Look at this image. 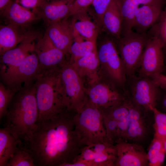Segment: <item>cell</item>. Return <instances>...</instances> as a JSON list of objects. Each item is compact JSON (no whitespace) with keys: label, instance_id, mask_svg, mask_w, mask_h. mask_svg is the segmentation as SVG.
<instances>
[{"label":"cell","instance_id":"1","mask_svg":"<svg viewBox=\"0 0 166 166\" xmlns=\"http://www.w3.org/2000/svg\"><path fill=\"white\" fill-rule=\"evenodd\" d=\"M74 113L67 110L37 124L26 145L35 166H66L83 148L75 130Z\"/></svg>","mask_w":166,"mask_h":166},{"label":"cell","instance_id":"2","mask_svg":"<svg viewBox=\"0 0 166 166\" xmlns=\"http://www.w3.org/2000/svg\"><path fill=\"white\" fill-rule=\"evenodd\" d=\"M33 84L17 92L9 104L4 127L21 143L26 145L36 128L38 110Z\"/></svg>","mask_w":166,"mask_h":166},{"label":"cell","instance_id":"3","mask_svg":"<svg viewBox=\"0 0 166 166\" xmlns=\"http://www.w3.org/2000/svg\"><path fill=\"white\" fill-rule=\"evenodd\" d=\"M60 67L40 70L35 78L34 85L38 113L37 124L67 110L62 101Z\"/></svg>","mask_w":166,"mask_h":166},{"label":"cell","instance_id":"4","mask_svg":"<svg viewBox=\"0 0 166 166\" xmlns=\"http://www.w3.org/2000/svg\"><path fill=\"white\" fill-rule=\"evenodd\" d=\"M73 121L75 132L83 147L107 142L101 108L86 102L79 111L74 113Z\"/></svg>","mask_w":166,"mask_h":166},{"label":"cell","instance_id":"5","mask_svg":"<svg viewBox=\"0 0 166 166\" xmlns=\"http://www.w3.org/2000/svg\"><path fill=\"white\" fill-rule=\"evenodd\" d=\"M104 33L97 49L100 68L107 79L119 88H122L127 81L124 66L114 41Z\"/></svg>","mask_w":166,"mask_h":166},{"label":"cell","instance_id":"6","mask_svg":"<svg viewBox=\"0 0 166 166\" xmlns=\"http://www.w3.org/2000/svg\"><path fill=\"white\" fill-rule=\"evenodd\" d=\"M59 77L63 104L66 110L79 111L86 101V88L77 72L69 62L60 66Z\"/></svg>","mask_w":166,"mask_h":166},{"label":"cell","instance_id":"7","mask_svg":"<svg viewBox=\"0 0 166 166\" xmlns=\"http://www.w3.org/2000/svg\"><path fill=\"white\" fill-rule=\"evenodd\" d=\"M149 38L147 33L128 30L114 41L122 61L127 77L134 75L139 68L143 53Z\"/></svg>","mask_w":166,"mask_h":166},{"label":"cell","instance_id":"8","mask_svg":"<svg viewBox=\"0 0 166 166\" xmlns=\"http://www.w3.org/2000/svg\"><path fill=\"white\" fill-rule=\"evenodd\" d=\"M39 71V61L34 52L18 66L0 72L1 82L16 93L32 86Z\"/></svg>","mask_w":166,"mask_h":166},{"label":"cell","instance_id":"9","mask_svg":"<svg viewBox=\"0 0 166 166\" xmlns=\"http://www.w3.org/2000/svg\"><path fill=\"white\" fill-rule=\"evenodd\" d=\"M86 88V102L102 109L119 105L124 99L121 92L102 73L99 78Z\"/></svg>","mask_w":166,"mask_h":166},{"label":"cell","instance_id":"10","mask_svg":"<svg viewBox=\"0 0 166 166\" xmlns=\"http://www.w3.org/2000/svg\"><path fill=\"white\" fill-rule=\"evenodd\" d=\"M101 109L106 130V141L115 145L126 141L129 112L124 101L110 108Z\"/></svg>","mask_w":166,"mask_h":166},{"label":"cell","instance_id":"11","mask_svg":"<svg viewBox=\"0 0 166 166\" xmlns=\"http://www.w3.org/2000/svg\"><path fill=\"white\" fill-rule=\"evenodd\" d=\"M116 159L115 145L106 142L85 146L66 166H114Z\"/></svg>","mask_w":166,"mask_h":166},{"label":"cell","instance_id":"12","mask_svg":"<svg viewBox=\"0 0 166 166\" xmlns=\"http://www.w3.org/2000/svg\"><path fill=\"white\" fill-rule=\"evenodd\" d=\"M123 101L129 112L126 141L138 143L147 135L148 126L146 113L151 110H146L136 103L128 90L124 91Z\"/></svg>","mask_w":166,"mask_h":166},{"label":"cell","instance_id":"13","mask_svg":"<svg viewBox=\"0 0 166 166\" xmlns=\"http://www.w3.org/2000/svg\"><path fill=\"white\" fill-rule=\"evenodd\" d=\"M129 94L137 104L147 110L155 107L160 93L159 87L150 77L128 76Z\"/></svg>","mask_w":166,"mask_h":166},{"label":"cell","instance_id":"14","mask_svg":"<svg viewBox=\"0 0 166 166\" xmlns=\"http://www.w3.org/2000/svg\"><path fill=\"white\" fill-rule=\"evenodd\" d=\"M149 35L142 57L138 76L151 78L155 74L162 73L165 66L160 41L156 37Z\"/></svg>","mask_w":166,"mask_h":166},{"label":"cell","instance_id":"15","mask_svg":"<svg viewBox=\"0 0 166 166\" xmlns=\"http://www.w3.org/2000/svg\"><path fill=\"white\" fill-rule=\"evenodd\" d=\"M34 52L38 59L40 71L59 67L66 62V55L55 46L45 33L35 42Z\"/></svg>","mask_w":166,"mask_h":166},{"label":"cell","instance_id":"16","mask_svg":"<svg viewBox=\"0 0 166 166\" xmlns=\"http://www.w3.org/2000/svg\"><path fill=\"white\" fill-rule=\"evenodd\" d=\"M114 166H148L147 152L138 143L123 141L115 144Z\"/></svg>","mask_w":166,"mask_h":166},{"label":"cell","instance_id":"17","mask_svg":"<svg viewBox=\"0 0 166 166\" xmlns=\"http://www.w3.org/2000/svg\"><path fill=\"white\" fill-rule=\"evenodd\" d=\"M69 17L47 25L45 33L55 46L66 55L70 53L74 39L71 20L68 19Z\"/></svg>","mask_w":166,"mask_h":166},{"label":"cell","instance_id":"18","mask_svg":"<svg viewBox=\"0 0 166 166\" xmlns=\"http://www.w3.org/2000/svg\"><path fill=\"white\" fill-rule=\"evenodd\" d=\"M37 35L33 33L15 47L0 55V72L19 65L29 54L34 52Z\"/></svg>","mask_w":166,"mask_h":166},{"label":"cell","instance_id":"19","mask_svg":"<svg viewBox=\"0 0 166 166\" xmlns=\"http://www.w3.org/2000/svg\"><path fill=\"white\" fill-rule=\"evenodd\" d=\"M71 5L68 0H45L33 11L47 25L70 17Z\"/></svg>","mask_w":166,"mask_h":166},{"label":"cell","instance_id":"20","mask_svg":"<svg viewBox=\"0 0 166 166\" xmlns=\"http://www.w3.org/2000/svg\"><path fill=\"white\" fill-rule=\"evenodd\" d=\"M163 6L153 5H144L136 12L132 29L140 34L147 33L155 24L163 10Z\"/></svg>","mask_w":166,"mask_h":166},{"label":"cell","instance_id":"21","mask_svg":"<svg viewBox=\"0 0 166 166\" xmlns=\"http://www.w3.org/2000/svg\"><path fill=\"white\" fill-rule=\"evenodd\" d=\"M0 13L8 22L23 27L30 25L39 19L36 14L11 0Z\"/></svg>","mask_w":166,"mask_h":166},{"label":"cell","instance_id":"22","mask_svg":"<svg viewBox=\"0 0 166 166\" xmlns=\"http://www.w3.org/2000/svg\"><path fill=\"white\" fill-rule=\"evenodd\" d=\"M77 72L83 81L86 79L89 85L100 77L99 62L97 49L72 62H69Z\"/></svg>","mask_w":166,"mask_h":166},{"label":"cell","instance_id":"23","mask_svg":"<svg viewBox=\"0 0 166 166\" xmlns=\"http://www.w3.org/2000/svg\"><path fill=\"white\" fill-rule=\"evenodd\" d=\"M123 21L122 13L117 0H113L103 16L102 29L114 41L121 37Z\"/></svg>","mask_w":166,"mask_h":166},{"label":"cell","instance_id":"24","mask_svg":"<svg viewBox=\"0 0 166 166\" xmlns=\"http://www.w3.org/2000/svg\"><path fill=\"white\" fill-rule=\"evenodd\" d=\"M24 27L12 24L0 26V55L14 48L32 33Z\"/></svg>","mask_w":166,"mask_h":166},{"label":"cell","instance_id":"25","mask_svg":"<svg viewBox=\"0 0 166 166\" xmlns=\"http://www.w3.org/2000/svg\"><path fill=\"white\" fill-rule=\"evenodd\" d=\"M88 12V10L71 16L73 32L86 40L97 42L101 30Z\"/></svg>","mask_w":166,"mask_h":166},{"label":"cell","instance_id":"26","mask_svg":"<svg viewBox=\"0 0 166 166\" xmlns=\"http://www.w3.org/2000/svg\"><path fill=\"white\" fill-rule=\"evenodd\" d=\"M122 13L123 21L121 36L132 29L135 14L140 6L153 5L164 6L165 0H117Z\"/></svg>","mask_w":166,"mask_h":166},{"label":"cell","instance_id":"27","mask_svg":"<svg viewBox=\"0 0 166 166\" xmlns=\"http://www.w3.org/2000/svg\"><path fill=\"white\" fill-rule=\"evenodd\" d=\"M19 143L7 128H0V166H7Z\"/></svg>","mask_w":166,"mask_h":166},{"label":"cell","instance_id":"28","mask_svg":"<svg viewBox=\"0 0 166 166\" xmlns=\"http://www.w3.org/2000/svg\"><path fill=\"white\" fill-rule=\"evenodd\" d=\"M97 49V42L86 40L78 34H75L70 48L71 57L69 62H72Z\"/></svg>","mask_w":166,"mask_h":166},{"label":"cell","instance_id":"29","mask_svg":"<svg viewBox=\"0 0 166 166\" xmlns=\"http://www.w3.org/2000/svg\"><path fill=\"white\" fill-rule=\"evenodd\" d=\"M7 166H35L33 157L26 145L19 144Z\"/></svg>","mask_w":166,"mask_h":166},{"label":"cell","instance_id":"30","mask_svg":"<svg viewBox=\"0 0 166 166\" xmlns=\"http://www.w3.org/2000/svg\"><path fill=\"white\" fill-rule=\"evenodd\" d=\"M147 33L150 36L157 38L163 49L166 48V6L156 22Z\"/></svg>","mask_w":166,"mask_h":166},{"label":"cell","instance_id":"31","mask_svg":"<svg viewBox=\"0 0 166 166\" xmlns=\"http://www.w3.org/2000/svg\"><path fill=\"white\" fill-rule=\"evenodd\" d=\"M113 0H94L91 5L93 11L89 12L101 31L102 29L103 15Z\"/></svg>","mask_w":166,"mask_h":166},{"label":"cell","instance_id":"32","mask_svg":"<svg viewBox=\"0 0 166 166\" xmlns=\"http://www.w3.org/2000/svg\"><path fill=\"white\" fill-rule=\"evenodd\" d=\"M163 148V140L154 136L147 153L148 166H157L158 156Z\"/></svg>","mask_w":166,"mask_h":166},{"label":"cell","instance_id":"33","mask_svg":"<svg viewBox=\"0 0 166 166\" xmlns=\"http://www.w3.org/2000/svg\"><path fill=\"white\" fill-rule=\"evenodd\" d=\"M16 93L0 83V119L4 117L8 105Z\"/></svg>","mask_w":166,"mask_h":166},{"label":"cell","instance_id":"34","mask_svg":"<svg viewBox=\"0 0 166 166\" xmlns=\"http://www.w3.org/2000/svg\"><path fill=\"white\" fill-rule=\"evenodd\" d=\"M94 0H75L70 6L69 16L86 11Z\"/></svg>","mask_w":166,"mask_h":166},{"label":"cell","instance_id":"35","mask_svg":"<svg viewBox=\"0 0 166 166\" xmlns=\"http://www.w3.org/2000/svg\"><path fill=\"white\" fill-rule=\"evenodd\" d=\"M23 6L31 8L33 11L38 8L44 1L43 0H14Z\"/></svg>","mask_w":166,"mask_h":166},{"label":"cell","instance_id":"36","mask_svg":"<svg viewBox=\"0 0 166 166\" xmlns=\"http://www.w3.org/2000/svg\"><path fill=\"white\" fill-rule=\"evenodd\" d=\"M153 126L154 130V136L163 140L166 137V124L154 123Z\"/></svg>","mask_w":166,"mask_h":166},{"label":"cell","instance_id":"37","mask_svg":"<svg viewBox=\"0 0 166 166\" xmlns=\"http://www.w3.org/2000/svg\"><path fill=\"white\" fill-rule=\"evenodd\" d=\"M150 109L154 116V123L166 124V113L159 111L155 107H151Z\"/></svg>","mask_w":166,"mask_h":166},{"label":"cell","instance_id":"38","mask_svg":"<svg viewBox=\"0 0 166 166\" xmlns=\"http://www.w3.org/2000/svg\"><path fill=\"white\" fill-rule=\"evenodd\" d=\"M160 88L166 91V75L162 73L153 75L151 77Z\"/></svg>","mask_w":166,"mask_h":166},{"label":"cell","instance_id":"39","mask_svg":"<svg viewBox=\"0 0 166 166\" xmlns=\"http://www.w3.org/2000/svg\"><path fill=\"white\" fill-rule=\"evenodd\" d=\"M165 92L162 96L160 94L156 107L158 105L160 109H157L166 113V91Z\"/></svg>","mask_w":166,"mask_h":166},{"label":"cell","instance_id":"40","mask_svg":"<svg viewBox=\"0 0 166 166\" xmlns=\"http://www.w3.org/2000/svg\"><path fill=\"white\" fill-rule=\"evenodd\" d=\"M165 153H166L164 147L161 151L158 156L157 166H161L163 164L165 159Z\"/></svg>","mask_w":166,"mask_h":166},{"label":"cell","instance_id":"41","mask_svg":"<svg viewBox=\"0 0 166 166\" xmlns=\"http://www.w3.org/2000/svg\"><path fill=\"white\" fill-rule=\"evenodd\" d=\"M11 0H0V10L2 11L10 2Z\"/></svg>","mask_w":166,"mask_h":166},{"label":"cell","instance_id":"42","mask_svg":"<svg viewBox=\"0 0 166 166\" xmlns=\"http://www.w3.org/2000/svg\"><path fill=\"white\" fill-rule=\"evenodd\" d=\"M163 52L164 64L165 63L166 65V48L163 49Z\"/></svg>","mask_w":166,"mask_h":166},{"label":"cell","instance_id":"43","mask_svg":"<svg viewBox=\"0 0 166 166\" xmlns=\"http://www.w3.org/2000/svg\"><path fill=\"white\" fill-rule=\"evenodd\" d=\"M163 141L164 147L166 153V137L163 140Z\"/></svg>","mask_w":166,"mask_h":166},{"label":"cell","instance_id":"44","mask_svg":"<svg viewBox=\"0 0 166 166\" xmlns=\"http://www.w3.org/2000/svg\"><path fill=\"white\" fill-rule=\"evenodd\" d=\"M70 3L71 4L73 3V2L75 0H68Z\"/></svg>","mask_w":166,"mask_h":166},{"label":"cell","instance_id":"45","mask_svg":"<svg viewBox=\"0 0 166 166\" xmlns=\"http://www.w3.org/2000/svg\"><path fill=\"white\" fill-rule=\"evenodd\" d=\"M165 1L166 2V0H165Z\"/></svg>","mask_w":166,"mask_h":166},{"label":"cell","instance_id":"46","mask_svg":"<svg viewBox=\"0 0 166 166\" xmlns=\"http://www.w3.org/2000/svg\"></svg>","mask_w":166,"mask_h":166}]
</instances>
